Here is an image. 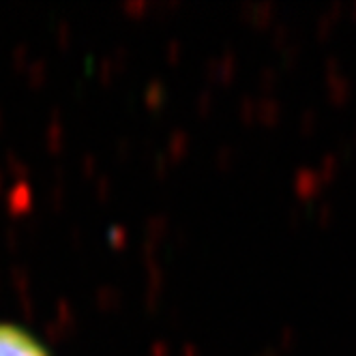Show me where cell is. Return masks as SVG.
<instances>
[{
	"label": "cell",
	"mask_w": 356,
	"mask_h": 356,
	"mask_svg": "<svg viewBox=\"0 0 356 356\" xmlns=\"http://www.w3.org/2000/svg\"><path fill=\"white\" fill-rule=\"evenodd\" d=\"M0 356H49V352L26 328L0 322Z\"/></svg>",
	"instance_id": "1"
}]
</instances>
